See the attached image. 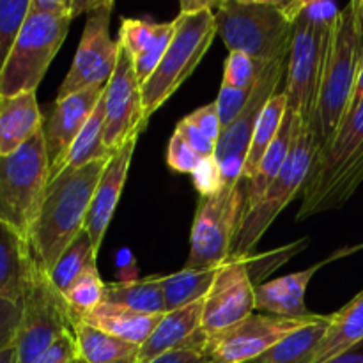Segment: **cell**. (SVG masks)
I'll return each instance as SVG.
<instances>
[{"instance_id":"obj_27","label":"cell","mask_w":363,"mask_h":363,"mask_svg":"<svg viewBox=\"0 0 363 363\" xmlns=\"http://www.w3.org/2000/svg\"><path fill=\"white\" fill-rule=\"evenodd\" d=\"M332 314H321L314 323L291 333L268 353L250 363H312L328 332Z\"/></svg>"},{"instance_id":"obj_48","label":"cell","mask_w":363,"mask_h":363,"mask_svg":"<svg viewBox=\"0 0 363 363\" xmlns=\"http://www.w3.org/2000/svg\"><path fill=\"white\" fill-rule=\"evenodd\" d=\"M328 363H363V342L351 347L350 351L342 353L340 357L333 358V360H330Z\"/></svg>"},{"instance_id":"obj_28","label":"cell","mask_w":363,"mask_h":363,"mask_svg":"<svg viewBox=\"0 0 363 363\" xmlns=\"http://www.w3.org/2000/svg\"><path fill=\"white\" fill-rule=\"evenodd\" d=\"M105 303L117 305L138 314H165L162 277H145L130 282L106 284Z\"/></svg>"},{"instance_id":"obj_3","label":"cell","mask_w":363,"mask_h":363,"mask_svg":"<svg viewBox=\"0 0 363 363\" xmlns=\"http://www.w3.org/2000/svg\"><path fill=\"white\" fill-rule=\"evenodd\" d=\"M363 183V103L344 119L332 144L312 165L303 188L298 222L339 209Z\"/></svg>"},{"instance_id":"obj_5","label":"cell","mask_w":363,"mask_h":363,"mask_svg":"<svg viewBox=\"0 0 363 363\" xmlns=\"http://www.w3.org/2000/svg\"><path fill=\"white\" fill-rule=\"evenodd\" d=\"M213 13L229 52L247 53L262 64L289 57L294 23L280 0H223Z\"/></svg>"},{"instance_id":"obj_33","label":"cell","mask_w":363,"mask_h":363,"mask_svg":"<svg viewBox=\"0 0 363 363\" xmlns=\"http://www.w3.org/2000/svg\"><path fill=\"white\" fill-rule=\"evenodd\" d=\"M66 300L67 307L71 308L73 315L89 314V312L96 311L99 305L105 303L106 296V282L99 277L98 264H92L71 284L62 294Z\"/></svg>"},{"instance_id":"obj_17","label":"cell","mask_w":363,"mask_h":363,"mask_svg":"<svg viewBox=\"0 0 363 363\" xmlns=\"http://www.w3.org/2000/svg\"><path fill=\"white\" fill-rule=\"evenodd\" d=\"M105 87L94 85L66 98L55 99L53 110L43 124L50 160V181L55 179L62 172L67 155L80 131L87 124L89 117L94 112L96 105L105 92Z\"/></svg>"},{"instance_id":"obj_24","label":"cell","mask_w":363,"mask_h":363,"mask_svg":"<svg viewBox=\"0 0 363 363\" xmlns=\"http://www.w3.org/2000/svg\"><path fill=\"white\" fill-rule=\"evenodd\" d=\"M303 119L296 113L289 112L287 110L286 119H284L282 126H280L279 135L273 140V144L269 145L268 151H266L264 158L259 163L257 170H255L254 177L248 181L247 186V211L250 208H254L259 201L266 195V191L269 190L273 181L277 179V176L282 170L284 163H286L287 156H289L291 145H293L294 135H296L298 128L301 126Z\"/></svg>"},{"instance_id":"obj_4","label":"cell","mask_w":363,"mask_h":363,"mask_svg":"<svg viewBox=\"0 0 363 363\" xmlns=\"http://www.w3.org/2000/svg\"><path fill=\"white\" fill-rule=\"evenodd\" d=\"M216 2H181V13L174 20V35L152 77L142 85L144 119L165 105L174 92L190 78L213 45L216 32Z\"/></svg>"},{"instance_id":"obj_19","label":"cell","mask_w":363,"mask_h":363,"mask_svg":"<svg viewBox=\"0 0 363 363\" xmlns=\"http://www.w3.org/2000/svg\"><path fill=\"white\" fill-rule=\"evenodd\" d=\"M174 35V21L155 23L124 18L119 28V45L133 57L135 73L144 85L162 62Z\"/></svg>"},{"instance_id":"obj_7","label":"cell","mask_w":363,"mask_h":363,"mask_svg":"<svg viewBox=\"0 0 363 363\" xmlns=\"http://www.w3.org/2000/svg\"><path fill=\"white\" fill-rule=\"evenodd\" d=\"M319 151H321V145H319L314 130L311 128V124L303 121L294 135L289 156H287L277 179L273 181L264 197L245 213L243 222H241L236 240H234L230 257L243 259L254 254L255 247L266 234V230L275 222L277 216L293 202L298 191H303Z\"/></svg>"},{"instance_id":"obj_44","label":"cell","mask_w":363,"mask_h":363,"mask_svg":"<svg viewBox=\"0 0 363 363\" xmlns=\"http://www.w3.org/2000/svg\"><path fill=\"white\" fill-rule=\"evenodd\" d=\"M174 131H176V133H179L181 137H183L184 140L190 144V147L194 149L199 156H202V158H211V156H215L216 142L211 140L208 135L202 133L199 128H195L194 124L186 119V117L177 123L176 130Z\"/></svg>"},{"instance_id":"obj_41","label":"cell","mask_w":363,"mask_h":363,"mask_svg":"<svg viewBox=\"0 0 363 363\" xmlns=\"http://www.w3.org/2000/svg\"><path fill=\"white\" fill-rule=\"evenodd\" d=\"M191 177H194L195 190L201 194V197H211V195H216L225 186L222 170H220V165L215 160V156L202 158V162L194 170Z\"/></svg>"},{"instance_id":"obj_12","label":"cell","mask_w":363,"mask_h":363,"mask_svg":"<svg viewBox=\"0 0 363 363\" xmlns=\"http://www.w3.org/2000/svg\"><path fill=\"white\" fill-rule=\"evenodd\" d=\"M321 314L305 318H279L269 314H252L238 325L208 337L206 357L209 363H250L291 333L311 325Z\"/></svg>"},{"instance_id":"obj_34","label":"cell","mask_w":363,"mask_h":363,"mask_svg":"<svg viewBox=\"0 0 363 363\" xmlns=\"http://www.w3.org/2000/svg\"><path fill=\"white\" fill-rule=\"evenodd\" d=\"M255 311L269 312V315H279V318H305L312 314L307 307L298 305L287 294L280 279L255 286Z\"/></svg>"},{"instance_id":"obj_40","label":"cell","mask_w":363,"mask_h":363,"mask_svg":"<svg viewBox=\"0 0 363 363\" xmlns=\"http://www.w3.org/2000/svg\"><path fill=\"white\" fill-rule=\"evenodd\" d=\"M252 92L254 91H241V89L227 87L222 85L218 92V98L215 99L216 106H218V116L220 123H222V130H225L227 126L234 123L238 116L241 113V110L245 108V105L250 99Z\"/></svg>"},{"instance_id":"obj_47","label":"cell","mask_w":363,"mask_h":363,"mask_svg":"<svg viewBox=\"0 0 363 363\" xmlns=\"http://www.w3.org/2000/svg\"><path fill=\"white\" fill-rule=\"evenodd\" d=\"M321 264H315L312 266V268L303 269V272L291 273V275H286L280 279L284 284V289L287 291V294H289L298 305H301V307H307V305H305V293H307V287L308 284H311L312 277L315 275V272H318Z\"/></svg>"},{"instance_id":"obj_10","label":"cell","mask_w":363,"mask_h":363,"mask_svg":"<svg viewBox=\"0 0 363 363\" xmlns=\"http://www.w3.org/2000/svg\"><path fill=\"white\" fill-rule=\"evenodd\" d=\"M73 18L30 9L0 78V96L35 92L69 32Z\"/></svg>"},{"instance_id":"obj_49","label":"cell","mask_w":363,"mask_h":363,"mask_svg":"<svg viewBox=\"0 0 363 363\" xmlns=\"http://www.w3.org/2000/svg\"><path fill=\"white\" fill-rule=\"evenodd\" d=\"M362 103H363V57H362V62H360V69H358L357 85H354L353 98H351V105H350V110H347V116H350V113L353 112L358 105H362Z\"/></svg>"},{"instance_id":"obj_50","label":"cell","mask_w":363,"mask_h":363,"mask_svg":"<svg viewBox=\"0 0 363 363\" xmlns=\"http://www.w3.org/2000/svg\"><path fill=\"white\" fill-rule=\"evenodd\" d=\"M117 266H119L121 269V275H126V269H131L133 273L135 272V259L133 255H131L130 250H119V254H117Z\"/></svg>"},{"instance_id":"obj_29","label":"cell","mask_w":363,"mask_h":363,"mask_svg":"<svg viewBox=\"0 0 363 363\" xmlns=\"http://www.w3.org/2000/svg\"><path fill=\"white\" fill-rule=\"evenodd\" d=\"M220 268V266H218ZM218 268L211 269H181L172 275L162 277V291L167 312L188 307L206 300L216 279Z\"/></svg>"},{"instance_id":"obj_2","label":"cell","mask_w":363,"mask_h":363,"mask_svg":"<svg viewBox=\"0 0 363 363\" xmlns=\"http://www.w3.org/2000/svg\"><path fill=\"white\" fill-rule=\"evenodd\" d=\"M363 57V0L347 2L330 32L311 128L323 149L339 133L350 110ZM319 151V152H321Z\"/></svg>"},{"instance_id":"obj_9","label":"cell","mask_w":363,"mask_h":363,"mask_svg":"<svg viewBox=\"0 0 363 363\" xmlns=\"http://www.w3.org/2000/svg\"><path fill=\"white\" fill-rule=\"evenodd\" d=\"M247 181L225 184L211 197H201L190 234L184 269H211L229 261L234 240L247 213Z\"/></svg>"},{"instance_id":"obj_30","label":"cell","mask_w":363,"mask_h":363,"mask_svg":"<svg viewBox=\"0 0 363 363\" xmlns=\"http://www.w3.org/2000/svg\"><path fill=\"white\" fill-rule=\"evenodd\" d=\"M113 155L116 152H110L105 147V101H103L101 96L92 116L89 117L87 124L74 140L73 147H71L69 155L66 158V163L62 167V172L64 170L80 169V167L89 165V163L103 162V160L108 162Z\"/></svg>"},{"instance_id":"obj_46","label":"cell","mask_w":363,"mask_h":363,"mask_svg":"<svg viewBox=\"0 0 363 363\" xmlns=\"http://www.w3.org/2000/svg\"><path fill=\"white\" fill-rule=\"evenodd\" d=\"M340 9L342 7H339V4L330 2V0H303L300 14H303L307 20L314 21V23L333 27V23L339 18Z\"/></svg>"},{"instance_id":"obj_36","label":"cell","mask_w":363,"mask_h":363,"mask_svg":"<svg viewBox=\"0 0 363 363\" xmlns=\"http://www.w3.org/2000/svg\"><path fill=\"white\" fill-rule=\"evenodd\" d=\"M266 66L268 64L259 62L247 53L229 52L225 66H223L222 85L241 89V91H254Z\"/></svg>"},{"instance_id":"obj_16","label":"cell","mask_w":363,"mask_h":363,"mask_svg":"<svg viewBox=\"0 0 363 363\" xmlns=\"http://www.w3.org/2000/svg\"><path fill=\"white\" fill-rule=\"evenodd\" d=\"M255 311V286L247 259L229 257L218 268L211 291L204 300L202 330L208 335L238 325Z\"/></svg>"},{"instance_id":"obj_23","label":"cell","mask_w":363,"mask_h":363,"mask_svg":"<svg viewBox=\"0 0 363 363\" xmlns=\"http://www.w3.org/2000/svg\"><path fill=\"white\" fill-rule=\"evenodd\" d=\"M73 333L84 363H140V346L108 335L77 315Z\"/></svg>"},{"instance_id":"obj_32","label":"cell","mask_w":363,"mask_h":363,"mask_svg":"<svg viewBox=\"0 0 363 363\" xmlns=\"http://www.w3.org/2000/svg\"><path fill=\"white\" fill-rule=\"evenodd\" d=\"M92 264H98V252L94 250L91 238L84 229L77 240L64 250L57 264L48 273L50 280L64 294L67 287Z\"/></svg>"},{"instance_id":"obj_21","label":"cell","mask_w":363,"mask_h":363,"mask_svg":"<svg viewBox=\"0 0 363 363\" xmlns=\"http://www.w3.org/2000/svg\"><path fill=\"white\" fill-rule=\"evenodd\" d=\"M204 300L167 312L155 332L140 346V362H151L184 346L202 328Z\"/></svg>"},{"instance_id":"obj_43","label":"cell","mask_w":363,"mask_h":363,"mask_svg":"<svg viewBox=\"0 0 363 363\" xmlns=\"http://www.w3.org/2000/svg\"><path fill=\"white\" fill-rule=\"evenodd\" d=\"M32 363H84L78 353L74 333L69 332L60 337L53 346H50L39 358Z\"/></svg>"},{"instance_id":"obj_25","label":"cell","mask_w":363,"mask_h":363,"mask_svg":"<svg viewBox=\"0 0 363 363\" xmlns=\"http://www.w3.org/2000/svg\"><path fill=\"white\" fill-rule=\"evenodd\" d=\"M363 342V291L346 307L332 314L325 339L312 363H328Z\"/></svg>"},{"instance_id":"obj_39","label":"cell","mask_w":363,"mask_h":363,"mask_svg":"<svg viewBox=\"0 0 363 363\" xmlns=\"http://www.w3.org/2000/svg\"><path fill=\"white\" fill-rule=\"evenodd\" d=\"M208 333L204 330H199L184 346L163 354V357L155 358L151 362L140 363H209L206 357V342H208Z\"/></svg>"},{"instance_id":"obj_6","label":"cell","mask_w":363,"mask_h":363,"mask_svg":"<svg viewBox=\"0 0 363 363\" xmlns=\"http://www.w3.org/2000/svg\"><path fill=\"white\" fill-rule=\"evenodd\" d=\"M50 184L45 133L38 131L9 156H0V222L27 241Z\"/></svg>"},{"instance_id":"obj_15","label":"cell","mask_w":363,"mask_h":363,"mask_svg":"<svg viewBox=\"0 0 363 363\" xmlns=\"http://www.w3.org/2000/svg\"><path fill=\"white\" fill-rule=\"evenodd\" d=\"M105 101V147L117 152L128 138L144 131L147 121L142 106V85L135 73L133 57L119 45L116 69L103 94Z\"/></svg>"},{"instance_id":"obj_14","label":"cell","mask_w":363,"mask_h":363,"mask_svg":"<svg viewBox=\"0 0 363 363\" xmlns=\"http://www.w3.org/2000/svg\"><path fill=\"white\" fill-rule=\"evenodd\" d=\"M113 2L105 0L103 6L87 14L84 34L80 38L73 64L60 84L57 99L80 92L84 89L105 87L116 69L119 41L110 35V18Z\"/></svg>"},{"instance_id":"obj_22","label":"cell","mask_w":363,"mask_h":363,"mask_svg":"<svg viewBox=\"0 0 363 363\" xmlns=\"http://www.w3.org/2000/svg\"><path fill=\"white\" fill-rule=\"evenodd\" d=\"M165 314H138V312L128 311L117 305L103 303L96 311L82 315L80 319L108 335L142 346L151 337Z\"/></svg>"},{"instance_id":"obj_20","label":"cell","mask_w":363,"mask_h":363,"mask_svg":"<svg viewBox=\"0 0 363 363\" xmlns=\"http://www.w3.org/2000/svg\"><path fill=\"white\" fill-rule=\"evenodd\" d=\"M35 92L0 96V156H9L43 130Z\"/></svg>"},{"instance_id":"obj_13","label":"cell","mask_w":363,"mask_h":363,"mask_svg":"<svg viewBox=\"0 0 363 363\" xmlns=\"http://www.w3.org/2000/svg\"><path fill=\"white\" fill-rule=\"evenodd\" d=\"M287 59L289 57L275 60L264 67L245 108L234 119V123L220 133L218 142H216L215 160L218 162L225 184H238L243 181L245 163H247L255 124L269 99L279 94L282 78L287 73Z\"/></svg>"},{"instance_id":"obj_45","label":"cell","mask_w":363,"mask_h":363,"mask_svg":"<svg viewBox=\"0 0 363 363\" xmlns=\"http://www.w3.org/2000/svg\"><path fill=\"white\" fill-rule=\"evenodd\" d=\"M186 119L194 124L195 128L202 131L204 135H208L211 140L218 142L220 133H222V123H220L218 116V106L216 101L209 103V105L201 106V108L194 110L190 116H186Z\"/></svg>"},{"instance_id":"obj_1","label":"cell","mask_w":363,"mask_h":363,"mask_svg":"<svg viewBox=\"0 0 363 363\" xmlns=\"http://www.w3.org/2000/svg\"><path fill=\"white\" fill-rule=\"evenodd\" d=\"M108 162H94L74 170H64L50 181L45 201L28 233L32 257L50 273L60 255L85 229L92 197Z\"/></svg>"},{"instance_id":"obj_18","label":"cell","mask_w":363,"mask_h":363,"mask_svg":"<svg viewBox=\"0 0 363 363\" xmlns=\"http://www.w3.org/2000/svg\"><path fill=\"white\" fill-rule=\"evenodd\" d=\"M140 133L142 131H137V133L131 135L126 144L108 160L101 177H99L98 186H96L87 222H85V233L91 238L96 252H99V248H101L106 229H108L117 204H119Z\"/></svg>"},{"instance_id":"obj_51","label":"cell","mask_w":363,"mask_h":363,"mask_svg":"<svg viewBox=\"0 0 363 363\" xmlns=\"http://www.w3.org/2000/svg\"><path fill=\"white\" fill-rule=\"evenodd\" d=\"M0 363H18V351L16 344L6 347V350L0 351Z\"/></svg>"},{"instance_id":"obj_35","label":"cell","mask_w":363,"mask_h":363,"mask_svg":"<svg viewBox=\"0 0 363 363\" xmlns=\"http://www.w3.org/2000/svg\"><path fill=\"white\" fill-rule=\"evenodd\" d=\"M28 11L30 0H0V78Z\"/></svg>"},{"instance_id":"obj_31","label":"cell","mask_w":363,"mask_h":363,"mask_svg":"<svg viewBox=\"0 0 363 363\" xmlns=\"http://www.w3.org/2000/svg\"><path fill=\"white\" fill-rule=\"evenodd\" d=\"M286 113H287V96L286 92L282 91L269 99L268 105L264 106V110H262L261 116H259L257 124H255L254 137H252L247 163H245V170H243V181H247V183L254 177L259 163H261V160L264 158L268 147L273 144L277 135H279L280 126H282L284 119H286Z\"/></svg>"},{"instance_id":"obj_37","label":"cell","mask_w":363,"mask_h":363,"mask_svg":"<svg viewBox=\"0 0 363 363\" xmlns=\"http://www.w3.org/2000/svg\"><path fill=\"white\" fill-rule=\"evenodd\" d=\"M311 243V238H301V240L294 241V243L286 245L282 248H275L272 252H266V254H252L248 255L247 266L248 272H250L252 282L254 286H261L264 284V279L269 273L275 272L277 268H280L282 264H286L289 259H293L294 255L300 254L301 250L308 247Z\"/></svg>"},{"instance_id":"obj_11","label":"cell","mask_w":363,"mask_h":363,"mask_svg":"<svg viewBox=\"0 0 363 363\" xmlns=\"http://www.w3.org/2000/svg\"><path fill=\"white\" fill-rule=\"evenodd\" d=\"M330 32L332 27L314 23L303 14H298L294 20L284 92L287 96V110L300 116L307 124L314 117Z\"/></svg>"},{"instance_id":"obj_26","label":"cell","mask_w":363,"mask_h":363,"mask_svg":"<svg viewBox=\"0 0 363 363\" xmlns=\"http://www.w3.org/2000/svg\"><path fill=\"white\" fill-rule=\"evenodd\" d=\"M28 259L27 241L0 222V300L20 303Z\"/></svg>"},{"instance_id":"obj_38","label":"cell","mask_w":363,"mask_h":363,"mask_svg":"<svg viewBox=\"0 0 363 363\" xmlns=\"http://www.w3.org/2000/svg\"><path fill=\"white\" fill-rule=\"evenodd\" d=\"M201 162L202 156H199L190 147V144L179 133L174 131L169 140V149H167V165L177 174H194V170L197 169Z\"/></svg>"},{"instance_id":"obj_8","label":"cell","mask_w":363,"mask_h":363,"mask_svg":"<svg viewBox=\"0 0 363 363\" xmlns=\"http://www.w3.org/2000/svg\"><path fill=\"white\" fill-rule=\"evenodd\" d=\"M20 305V328L14 340L18 363H32L60 337L73 332V312L32 254L25 272Z\"/></svg>"},{"instance_id":"obj_42","label":"cell","mask_w":363,"mask_h":363,"mask_svg":"<svg viewBox=\"0 0 363 363\" xmlns=\"http://www.w3.org/2000/svg\"><path fill=\"white\" fill-rule=\"evenodd\" d=\"M21 319V305L11 300H0V351L13 346Z\"/></svg>"}]
</instances>
